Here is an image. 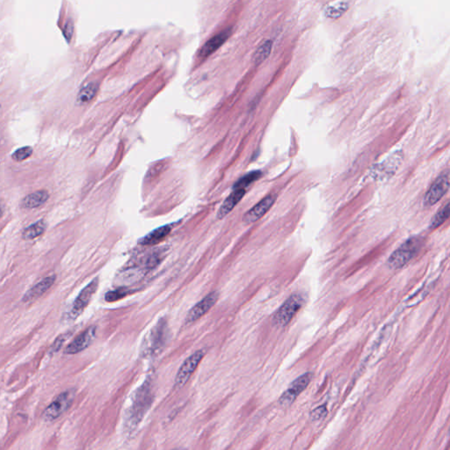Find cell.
Listing matches in <instances>:
<instances>
[{"label": "cell", "instance_id": "obj_17", "mask_svg": "<svg viewBox=\"0 0 450 450\" xmlns=\"http://www.w3.org/2000/svg\"><path fill=\"white\" fill-rule=\"evenodd\" d=\"M171 231H172V228H171L169 225H165V226H162V227L156 229V230L150 232L149 234L146 235L144 238H142L141 240H140V244H145V245H152V244H158L159 242L162 241L164 238L167 237Z\"/></svg>", "mask_w": 450, "mask_h": 450}, {"label": "cell", "instance_id": "obj_26", "mask_svg": "<svg viewBox=\"0 0 450 450\" xmlns=\"http://www.w3.org/2000/svg\"><path fill=\"white\" fill-rule=\"evenodd\" d=\"M327 412H328V411H327L326 407L324 406V405H322V406H319L315 410H313L312 413H311V416H312V418L314 420H320V419L325 418V416L327 415Z\"/></svg>", "mask_w": 450, "mask_h": 450}, {"label": "cell", "instance_id": "obj_6", "mask_svg": "<svg viewBox=\"0 0 450 450\" xmlns=\"http://www.w3.org/2000/svg\"><path fill=\"white\" fill-rule=\"evenodd\" d=\"M205 354H206L205 350L196 351L194 354L190 355L187 360L184 361L175 377V386L177 388H182L188 382V380L193 372L196 370L197 367L199 366L200 362L203 360Z\"/></svg>", "mask_w": 450, "mask_h": 450}, {"label": "cell", "instance_id": "obj_1", "mask_svg": "<svg viewBox=\"0 0 450 450\" xmlns=\"http://www.w3.org/2000/svg\"><path fill=\"white\" fill-rule=\"evenodd\" d=\"M152 395V389L149 382L144 383L136 390L128 415V422L130 426L136 427L140 423L145 412L151 406Z\"/></svg>", "mask_w": 450, "mask_h": 450}, {"label": "cell", "instance_id": "obj_2", "mask_svg": "<svg viewBox=\"0 0 450 450\" xmlns=\"http://www.w3.org/2000/svg\"><path fill=\"white\" fill-rule=\"evenodd\" d=\"M167 322L162 319L152 327L144 340L142 354L144 356H154L163 349L167 338Z\"/></svg>", "mask_w": 450, "mask_h": 450}, {"label": "cell", "instance_id": "obj_22", "mask_svg": "<svg viewBox=\"0 0 450 450\" xmlns=\"http://www.w3.org/2000/svg\"><path fill=\"white\" fill-rule=\"evenodd\" d=\"M348 9V6L345 2H339L335 5H331L325 8V16L331 18V19H338L340 17L343 15V13L347 12Z\"/></svg>", "mask_w": 450, "mask_h": 450}, {"label": "cell", "instance_id": "obj_23", "mask_svg": "<svg viewBox=\"0 0 450 450\" xmlns=\"http://www.w3.org/2000/svg\"><path fill=\"white\" fill-rule=\"evenodd\" d=\"M449 216V203H446L445 206L442 207L439 211H438L435 216L432 219L431 229H436L442 224Z\"/></svg>", "mask_w": 450, "mask_h": 450}, {"label": "cell", "instance_id": "obj_13", "mask_svg": "<svg viewBox=\"0 0 450 450\" xmlns=\"http://www.w3.org/2000/svg\"><path fill=\"white\" fill-rule=\"evenodd\" d=\"M232 34V29H226L222 32L219 33L218 35L214 36L202 47L199 52V58H206L211 55L212 53L216 51L224 43Z\"/></svg>", "mask_w": 450, "mask_h": 450}, {"label": "cell", "instance_id": "obj_8", "mask_svg": "<svg viewBox=\"0 0 450 450\" xmlns=\"http://www.w3.org/2000/svg\"><path fill=\"white\" fill-rule=\"evenodd\" d=\"M312 378V374L310 372H307L304 375L299 376L298 378H296L279 399V404L283 406L291 405L296 400V398L307 388V386L309 385Z\"/></svg>", "mask_w": 450, "mask_h": 450}, {"label": "cell", "instance_id": "obj_9", "mask_svg": "<svg viewBox=\"0 0 450 450\" xmlns=\"http://www.w3.org/2000/svg\"><path fill=\"white\" fill-rule=\"evenodd\" d=\"M449 187V180L447 174H441L434 181L431 187L429 188L424 198L426 206H433L440 201L447 193Z\"/></svg>", "mask_w": 450, "mask_h": 450}, {"label": "cell", "instance_id": "obj_29", "mask_svg": "<svg viewBox=\"0 0 450 450\" xmlns=\"http://www.w3.org/2000/svg\"><path fill=\"white\" fill-rule=\"evenodd\" d=\"M1 214H2V211H1V209H0V216H1Z\"/></svg>", "mask_w": 450, "mask_h": 450}, {"label": "cell", "instance_id": "obj_18", "mask_svg": "<svg viewBox=\"0 0 450 450\" xmlns=\"http://www.w3.org/2000/svg\"><path fill=\"white\" fill-rule=\"evenodd\" d=\"M98 91V86L94 83H90L85 86L78 93L77 101L79 105H86L94 100Z\"/></svg>", "mask_w": 450, "mask_h": 450}, {"label": "cell", "instance_id": "obj_27", "mask_svg": "<svg viewBox=\"0 0 450 450\" xmlns=\"http://www.w3.org/2000/svg\"><path fill=\"white\" fill-rule=\"evenodd\" d=\"M70 333H66V334H63L60 336V337H58L57 340H55V342L53 343L52 345L51 348H50V354H53V353H58V351L61 348L63 344L65 343V341L67 340L68 336H69Z\"/></svg>", "mask_w": 450, "mask_h": 450}, {"label": "cell", "instance_id": "obj_4", "mask_svg": "<svg viewBox=\"0 0 450 450\" xmlns=\"http://www.w3.org/2000/svg\"><path fill=\"white\" fill-rule=\"evenodd\" d=\"M304 302V298L301 294H293L273 314V325L278 327L286 326L302 308Z\"/></svg>", "mask_w": 450, "mask_h": 450}, {"label": "cell", "instance_id": "obj_11", "mask_svg": "<svg viewBox=\"0 0 450 450\" xmlns=\"http://www.w3.org/2000/svg\"><path fill=\"white\" fill-rule=\"evenodd\" d=\"M218 297L219 293L217 291H213V292L209 293V295H207L203 299L201 300L198 303L193 306L192 309L190 310L187 317V323L196 321L205 315L207 312H209V310L216 304Z\"/></svg>", "mask_w": 450, "mask_h": 450}, {"label": "cell", "instance_id": "obj_28", "mask_svg": "<svg viewBox=\"0 0 450 450\" xmlns=\"http://www.w3.org/2000/svg\"><path fill=\"white\" fill-rule=\"evenodd\" d=\"M72 30H73V26H72V24L71 22L68 23L65 25V35L66 37H70L72 35Z\"/></svg>", "mask_w": 450, "mask_h": 450}, {"label": "cell", "instance_id": "obj_12", "mask_svg": "<svg viewBox=\"0 0 450 450\" xmlns=\"http://www.w3.org/2000/svg\"><path fill=\"white\" fill-rule=\"evenodd\" d=\"M275 200H276V195L273 193L265 197L264 199L261 200L260 203H258L252 209L245 213L244 218H243V222L250 224V223L256 222L261 217H263L265 214L271 209V207L273 206V203H275Z\"/></svg>", "mask_w": 450, "mask_h": 450}, {"label": "cell", "instance_id": "obj_21", "mask_svg": "<svg viewBox=\"0 0 450 450\" xmlns=\"http://www.w3.org/2000/svg\"><path fill=\"white\" fill-rule=\"evenodd\" d=\"M261 175L262 174L260 171H254L249 173L235 184L234 189H246L251 183H254V181L259 180L261 177Z\"/></svg>", "mask_w": 450, "mask_h": 450}, {"label": "cell", "instance_id": "obj_19", "mask_svg": "<svg viewBox=\"0 0 450 450\" xmlns=\"http://www.w3.org/2000/svg\"><path fill=\"white\" fill-rule=\"evenodd\" d=\"M273 48V42L268 40L264 42L259 48H258L256 52L254 53V62L255 65H261L269 55H270L271 51Z\"/></svg>", "mask_w": 450, "mask_h": 450}, {"label": "cell", "instance_id": "obj_20", "mask_svg": "<svg viewBox=\"0 0 450 450\" xmlns=\"http://www.w3.org/2000/svg\"><path fill=\"white\" fill-rule=\"evenodd\" d=\"M46 224L45 222L42 220L38 221L36 223H33L32 225L29 226L27 228L24 230L23 232V238L26 240H31L34 238H38L41 235L43 234L45 232Z\"/></svg>", "mask_w": 450, "mask_h": 450}, {"label": "cell", "instance_id": "obj_14", "mask_svg": "<svg viewBox=\"0 0 450 450\" xmlns=\"http://www.w3.org/2000/svg\"><path fill=\"white\" fill-rule=\"evenodd\" d=\"M55 275H49V276L45 277L44 279L39 282L24 295L23 302H31L33 300L37 299L39 297H41L43 294H45L51 288L52 285L55 283Z\"/></svg>", "mask_w": 450, "mask_h": 450}, {"label": "cell", "instance_id": "obj_16", "mask_svg": "<svg viewBox=\"0 0 450 450\" xmlns=\"http://www.w3.org/2000/svg\"><path fill=\"white\" fill-rule=\"evenodd\" d=\"M49 194L46 190H39L36 192L26 195L21 202V207L23 209H35L42 206V204L47 202Z\"/></svg>", "mask_w": 450, "mask_h": 450}, {"label": "cell", "instance_id": "obj_10", "mask_svg": "<svg viewBox=\"0 0 450 450\" xmlns=\"http://www.w3.org/2000/svg\"><path fill=\"white\" fill-rule=\"evenodd\" d=\"M96 326H90L86 331L77 335L70 344L65 348L66 354H76L80 353L89 347L95 339L96 335Z\"/></svg>", "mask_w": 450, "mask_h": 450}, {"label": "cell", "instance_id": "obj_24", "mask_svg": "<svg viewBox=\"0 0 450 450\" xmlns=\"http://www.w3.org/2000/svg\"><path fill=\"white\" fill-rule=\"evenodd\" d=\"M129 294H131L130 290H127L125 289H118V290H112V291L106 293L105 300L106 302H114L122 299Z\"/></svg>", "mask_w": 450, "mask_h": 450}, {"label": "cell", "instance_id": "obj_7", "mask_svg": "<svg viewBox=\"0 0 450 450\" xmlns=\"http://www.w3.org/2000/svg\"><path fill=\"white\" fill-rule=\"evenodd\" d=\"M98 287H99V278H95L87 287H85L73 302L71 312L69 313L70 319H77L83 313L88 304L90 303L94 294L96 293Z\"/></svg>", "mask_w": 450, "mask_h": 450}, {"label": "cell", "instance_id": "obj_15", "mask_svg": "<svg viewBox=\"0 0 450 450\" xmlns=\"http://www.w3.org/2000/svg\"><path fill=\"white\" fill-rule=\"evenodd\" d=\"M245 192H246V189L233 190V192L225 199L224 202L220 207L218 212H217V217L219 219L224 218L229 213L232 212V209L238 205L242 198L244 196Z\"/></svg>", "mask_w": 450, "mask_h": 450}, {"label": "cell", "instance_id": "obj_25", "mask_svg": "<svg viewBox=\"0 0 450 450\" xmlns=\"http://www.w3.org/2000/svg\"><path fill=\"white\" fill-rule=\"evenodd\" d=\"M33 153V150L31 147H29V146H26V147H22V148H19L14 153H13V160L18 161H23L26 160V158H29Z\"/></svg>", "mask_w": 450, "mask_h": 450}, {"label": "cell", "instance_id": "obj_3", "mask_svg": "<svg viewBox=\"0 0 450 450\" xmlns=\"http://www.w3.org/2000/svg\"><path fill=\"white\" fill-rule=\"evenodd\" d=\"M422 239L420 238L413 237L409 238L408 240L398 248L388 260V265L391 269L397 270L405 267L406 264L412 261L415 255L418 254L421 248Z\"/></svg>", "mask_w": 450, "mask_h": 450}, {"label": "cell", "instance_id": "obj_5", "mask_svg": "<svg viewBox=\"0 0 450 450\" xmlns=\"http://www.w3.org/2000/svg\"><path fill=\"white\" fill-rule=\"evenodd\" d=\"M75 393L73 390H67L61 393L53 402L48 405L42 413V417L45 421L51 422L64 414L70 408L74 399Z\"/></svg>", "mask_w": 450, "mask_h": 450}]
</instances>
